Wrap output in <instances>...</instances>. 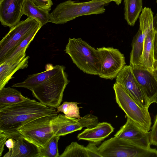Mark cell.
I'll use <instances>...</instances> for the list:
<instances>
[{
    "instance_id": "cell-24",
    "label": "cell",
    "mask_w": 157,
    "mask_h": 157,
    "mask_svg": "<svg viewBox=\"0 0 157 157\" xmlns=\"http://www.w3.org/2000/svg\"><path fill=\"white\" fill-rule=\"evenodd\" d=\"M27 98L15 89L4 87L0 90V109L23 101Z\"/></svg>"
},
{
    "instance_id": "cell-30",
    "label": "cell",
    "mask_w": 157,
    "mask_h": 157,
    "mask_svg": "<svg viewBox=\"0 0 157 157\" xmlns=\"http://www.w3.org/2000/svg\"><path fill=\"white\" fill-rule=\"evenodd\" d=\"M150 131L151 145L157 147V114Z\"/></svg>"
},
{
    "instance_id": "cell-1",
    "label": "cell",
    "mask_w": 157,
    "mask_h": 157,
    "mask_svg": "<svg viewBox=\"0 0 157 157\" xmlns=\"http://www.w3.org/2000/svg\"><path fill=\"white\" fill-rule=\"evenodd\" d=\"M57 115L56 108L27 98L0 109V131L15 139L19 129L28 122L42 117Z\"/></svg>"
},
{
    "instance_id": "cell-7",
    "label": "cell",
    "mask_w": 157,
    "mask_h": 157,
    "mask_svg": "<svg viewBox=\"0 0 157 157\" xmlns=\"http://www.w3.org/2000/svg\"><path fill=\"white\" fill-rule=\"evenodd\" d=\"M41 27L36 20L28 17L10 28L0 42V65L5 62L24 39L36 29Z\"/></svg>"
},
{
    "instance_id": "cell-10",
    "label": "cell",
    "mask_w": 157,
    "mask_h": 157,
    "mask_svg": "<svg viewBox=\"0 0 157 157\" xmlns=\"http://www.w3.org/2000/svg\"><path fill=\"white\" fill-rule=\"evenodd\" d=\"M98 117L92 114H88L79 119L59 114L52 121V127L54 136H65L83 128H93L98 123Z\"/></svg>"
},
{
    "instance_id": "cell-37",
    "label": "cell",
    "mask_w": 157,
    "mask_h": 157,
    "mask_svg": "<svg viewBox=\"0 0 157 157\" xmlns=\"http://www.w3.org/2000/svg\"><path fill=\"white\" fill-rule=\"evenodd\" d=\"M156 3L157 4V0H156Z\"/></svg>"
},
{
    "instance_id": "cell-19",
    "label": "cell",
    "mask_w": 157,
    "mask_h": 157,
    "mask_svg": "<svg viewBox=\"0 0 157 157\" xmlns=\"http://www.w3.org/2000/svg\"><path fill=\"white\" fill-rule=\"evenodd\" d=\"M49 11L37 6L31 0H25L22 14L35 19L42 27L50 22Z\"/></svg>"
},
{
    "instance_id": "cell-3",
    "label": "cell",
    "mask_w": 157,
    "mask_h": 157,
    "mask_svg": "<svg viewBox=\"0 0 157 157\" xmlns=\"http://www.w3.org/2000/svg\"><path fill=\"white\" fill-rule=\"evenodd\" d=\"M81 71L91 75H99L100 63L97 49L81 38H69L64 50Z\"/></svg>"
},
{
    "instance_id": "cell-5",
    "label": "cell",
    "mask_w": 157,
    "mask_h": 157,
    "mask_svg": "<svg viewBox=\"0 0 157 157\" xmlns=\"http://www.w3.org/2000/svg\"><path fill=\"white\" fill-rule=\"evenodd\" d=\"M113 89L116 102L127 117L144 131L149 132L151 121L148 109L136 102L121 84L115 82Z\"/></svg>"
},
{
    "instance_id": "cell-16",
    "label": "cell",
    "mask_w": 157,
    "mask_h": 157,
    "mask_svg": "<svg viewBox=\"0 0 157 157\" xmlns=\"http://www.w3.org/2000/svg\"><path fill=\"white\" fill-rule=\"evenodd\" d=\"M114 129L109 123L99 122L93 128L84 129L78 135L77 138L78 140H83L97 144L107 137L113 132Z\"/></svg>"
},
{
    "instance_id": "cell-21",
    "label": "cell",
    "mask_w": 157,
    "mask_h": 157,
    "mask_svg": "<svg viewBox=\"0 0 157 157\" xmlns=\"http://www.w3.org/2000/svg\"><path fill=\"white\" fill-rule=\"evenodd\" d=\"M144 37L139 28L134 36L132 42L130 65L132 67L141 66V59L143 49Z\"/></svg>"
},
{
    "instance_id": "cell-11",
    "label": "cell",
    "mask_w": 157,
    "mask_h": 157,
    "mask_svg": "<svg viewBox=\"0 0 157 157\" xmlns=\"http://www.w3.org/2000/svg\"><path fill=\"white\" fill-rule=\"evenodd\" d=\"M116 82L122 85L130 95L142 107L148 109L151 104L138 83L130 65H125L116 77Z\"/></svg>"
},
{
    "instance_id": "cell-25",
    "label": "cell",
    "mask_w": 157,
    "mask_h": 157,
    "mask_svg": "<svg viewBox=\"0 0 157 157\" xmlns=\"http://www.w3.org/2000/svg\"><path fill=\"white\" fill-rule=\"evenodd\" d=\"M153 14L150 8L145 7L139 17V28L142 32L144 38L149 31L155 28Z\"/></svg>"
},
{
    "instance_id": "cell-32",
    "label": "cell",
    "mask_w": 157,
    "mask_h": 157,
    "mask_svg": "<svg viewBox=\"0 0 157 157\" xmlns=\"http://www.w3.org/2000/svg\"><path fill=\"white\" fill-rule=\"evenodd\" d=\"M9 138V136L7 135L0 131V157L2 155L4 150L6 142Z\"/></svg>"
},
{
    "instance_id": "cell-18",
    "label": "cell",
    "mask_w": 157,
    "mask_h": 157,
    "mask_svg": "<svg viewBox=\"0 0 157 157\" xmlns=\"http://www.w3.org/2000/svg\"><path fill=\"white\" fill-rule=\"evenodd\" d=\"M155 29H153L144 38L143 49L141 59V66L152 73L155 61L154 38Z\"/></svg>"
},
{
    "instance_id": "cell-36",
    "label": "cell",
    "mask_w": 157,
    "mask_h": 157,
    "mask_svg": "<svg viewBox=\"0 0 157 157\" xmlns=\"http://www.w3.org/2000/svg\"><path fill=\"white\" fill-rule=\"evenodd\" d=\"M112 1L114 2L117 5H120L121 2L122 0H109Z\"/></svg>"
},
{
    "instance_id": "cell-17",
    "label": "cell",
    "mask_w": 157,
    "mask_h": 157,
    "mask_svg": "<svg viewBox=\"0 0 157 157\" xmlns=\"http://www.w3.org/2000/svg\"><path fill=\"white\" fill-rule=\"evenodd\" d=\"M13 147L3 157H39V147L19 136L15 139Z\"/></svg>"
},
{
    "instance_id": "cell-6",
    "label": "cell",
    "mask_w": 157,
    "mask_h": 157,
    "mask_svg": "<svg viewBox=\"0 0 157 157\" xmlns=\"http://www.w3.org/2000/svg\"><path fill=\"white\" fill-rule=\"evenodd\" d=\"M98 148L103 157H157L156 149L145 148L114 136Z\"/></svg>"
},
{
    "instance_id": "cell-35",
    "label": "cell",
    "mask_w": 157,
    "mask_h": 157,
    "mask_svg": "<svg viewBox=\"0 0 157 157\" xmlns=\"http://www.w3.org/2000/svg\"><path fill=\"white\" fill-rule=\"evenodd\" d=\"M152 73L157 81V59H155Z\"/></svg>"
},
{
    "instance_id": "cell-2",
    "label": "cell",
    "mask_w": 157,
    "mask_h": 157,
    "mask_svg": "<svg viewBox=\"0 0 157 157\" xmlns=\"http://www.w3.org/2000/svg\"><path fill=\"white\" fill-rule=\"evenodd\" d=\"M109 0H91L85 2H76L68 0L58 5L49 13L50 22L63 24L79 17L104 13V6Z\"/></svg>"
},
{
    "instance_id": "cell-31",
    "label": "cell",
    "mask_w": 157,
    "mask_h": 157,
    "mask_svg": "<svg viewBox=\"0 0 157 157\" xmlns=\"http://www.w3.org/2000/svg\"><path fill=\"white\" fill-rule=\"evenodd\" d=\"M36 5L45 9L50 10L52 2L45 0H31Z\"/></svg>"
},
{
    "instance_id": "cell-33",
    "label": "cell",
    "mask_w": 157,
    "mask_h": 157,
    "mask_svg": "<svg viewBox=\"0 0 157 157\" xmlns=\"http://www.w3.org/2000/svg\"><path fill=\"white\" fill-rule=\"evenodd\" d=\"M15 140L13 138L10 137L6 140L5 145L9 150L12 149L14 147Z\"/></svg>"
},
{
    "instance_id": "cell-12",
    "label": "cell",
    "mask_w": 157,
    "mask_h": 157,
    "mask_svg": "<svg viewBox=\"0 0 157 157\" xmlns=\"http://www.w3.org/2000/svg\"><path fill=\"white\" fill-rule=\"evenodd\" d=\"M146 148H151L150 132H146L127 117L126 123L114 136Z\"/></svg>"
},
{
    "instance_id": "cell-9",
    "label": "cell",
    "mask_w": 157,
    "mask_h": 157,
    "mask_svg": "<svg viewBox=\"0 0 157 157\" xmlns=\"http://www.w3.org/2000/svg\"><path fill=\"white\" fill-rule=\"evenodd\" d=\"M100 63L99 76L105 79L113 80L125 66L123 54L113 47L97 48Z\"/></svg>"
},
{
    "instance_id": "cell-8",
    "label": "cell",
    "mask_w": 157,
    "mask_h": 157,
    "mask_svg": "<svg viewBox=\"0 0 157 157\" xmlns=\"http://www.w3.org/2000/svg\"><path fill=\"white\" fill-rule=\"evenodd\" d=\"M57 115L43 116L28 122L19 129L15 139L20 136L38 147H43L54 136L52 121Z\"/></svg>"
},
{
    "instance_id": "cell-15",
    "label": "cell",
    "mask_w": 157,
    "mask_h": 157,
    "mask_svg": "<svg viewBox=\"0 0 157 157\" xmlns=\"http://www.w3.org/2000/svg\"><path fill=\"white\" fill-rule=\"evenodd\" d=\"M64 69L63 66L56 65L53 66L48 64L46 66V71L42 72L29 75L23 82L16 83L12 86L13 87L24 88L31 90L52 77Z\"/></svg>"
},
{
    "instance_id": "cell-26",
    "label": "cell",
    "mask_w": 157,
    "mask_h": 157,
    "mask_svg": "<svg viewBox=\"0 0 157 157\" xmlns=\"http://www.w3.org/2000/svg\"><path fill=\"white\" fill-rule=\"evenodd\" d=\"M60 137L54 136L43 147H39V157H59L58 143Z\"/></svg>"
},
{
    "instance_id": "cell-27",
    "label": "cell",
    "mask_w": 157,
    "mask_h": 157,
    "mask_svg": "<svg viewBox=\"0 0 157 157\" xmlns=\"http://www.w3.org/2000/svg\"><path fill=\"white\" fill-rule=\"evenodd\" d=\"M59 157H88L86 147L77 142H72L66 147Z\"/></svg>"
},
{
    "instance_id": "cell-28",
    "label": "cell",
    "mask_w": 157,
    "mask_h": 157,
    "mask_svg": "<svg viewBox=\"0 0 157 157\" xmlns=\"http://www.w3.org/2000/svg\"><path fill=\"white\" fill-rule=\"evenodd\" d=\"M80 103L76 102L65 101L57 108V113H63L67 116L79 119L81 117L80 115V108L78 104Z\"/></svg>"
},
{
    "instance_id": "cell-23",
    "label": "cell",
    "mask_w": 157,
    "mask_h": 157,
    "mask_svg": "<svg viewBox=\"0 0 157 157\" xmlns=\"http://www.w3.org/2000/svg\"><path fill=\"white\" fill-rule=\"evenodd\" d=\"M40 28V27L36 29L24 39L7 59L4 63L9 65H11L25 57L26 49Z\"/></svg>"
},
{
    "instance_id": "cell-13",
    "label": "cell",
    "mask_w": 157,
    "mask_h": 157,
    "mask_svg": "<svg viewBox=\"0 0 157 157\" xmlns=\"http://www.w3.org/2000/svg\"><path fill=\"white\" fill-rule=\"evenodd\" d=\"M25 0H0V21L10 28L20 21Z\"/></svg>"
},
{
    "instance_id": "cell-22",
    "label": "cell",
    "mask_w": 157,
    "mask_h": 157,
    "mask_svg": "<svg viewBox=\"0 0 157 157\" xmlns=\"http://www.w3.org/2000/svg\"><path fill=\"white\" fill-rule=\"evenodd\" d=\"M124 18L130 26L134 25L143 8L142 0H124Z\"/></svg>"
},
{
    "instance_id": "cell-29",
    "label": "cell",
    "mask_w": 157,
    "mask_h": 157,
    "mask_svg": "<svg viewBox=\"0 0 157 157\" xmlns=\"http://www.w3.org/2000/svg\"><path fill=\"white\" fill-rule=\"evenodd\" d=\"M86 147L88 157H103L96 144L90 142Z\"/></svg>"
},
{
    "instance_id": "cell-34",
    "label": "cell",
    "mask_w": 157,
    "mask_h": 157,
    "mask_svg": "<svg viewBox=\"0 0 157 157\" xmlns=\"http://www.w3.org/2000/svg\"><path fill=\"white\" fill-rule=\"evenodd\" d=\"M154 57L155 60L157 59V28L155 31L154 38Z\"/></svg>"
},
{
    "instance_id": "cell-4",
    "label": "cell",
    "mask_w": 157,
    "mask_h": 157,
    "mask_svg": "<svg viewBox=\"0 0 157 157\" xmlns=\"http://www.w3.org/2000/svg\"><path fill=\"white\" fill-rule=\"evenodd\" d=\"M65 70L32 89L33 96L41 103L56 109L62 101L64 90L69 82Z\"/></svg>"
},
{
    "instance_id": "cell-14",
    "label": "cell",
    "mask_w": 157,
    "mask_h": 157,
    "mask_svg": "<svg viewBox=\"0 0 157 157\" xmlns=\"http://www.w3.org/2000/svg\"><path fill=\"white\" fill-rule=\"evenodd\" d=\"M132 67L135 78L151 104H157V81L152 73L140 66Z\"/></svg>"
},
{
    "instance_id": "cell-20",
    "label": "cell",
    "mask_w": 157,
    "mask_h": 157,
    "mask_svg": "<svg viewBox=\"0 0 157 157\" xmlns=\"http://www.w3.org/2000/svg\"><path fill=\"white\" fill-rule=\"evenodd\" d=\"M29 58L27 56L11 65L5 63L0 65V90L4 87L9 81L13 78V75L17 71L27 68Z\"/></svg>"
}]
</instances>
